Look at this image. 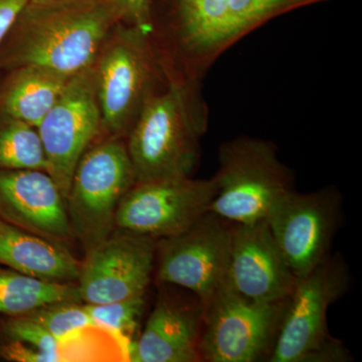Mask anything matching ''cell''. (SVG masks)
Returning a JSON list of instances; mask_svg holds the SVG:
<instances>
[{
    "mask_svg": "<svg viewBox=\"0 0 362 362\" xmlns=\"http://www.w3.org/2000/svg\"><path fill=\"white\" fill-rule=\"evenodd\" d=\"M288 298L257 301L243 296L226 282L204 308L202 361H268Z\"/></svg>",
    "mask_w": 362,
    "mask_h": 362,
    "instance_id": "obj_8",
    "label": "cell"
},
{
    "mask_svg": "<svg viewBox=\"0 0 362 362\" xmlns=\"http://www.w3.org/2000/svg\"><path fill=\"white\" fill-rule=\"evenodd\" d=\"M207 124L202 82L166 77L128 133L126 145L136 182L192 176Z\"/></svg>",
    "mask_w": 362,
    "mask_h": 362,
    "instance_id": "obj_3",
    "label": "cell"
},
{
    "mask_svg": "<svg viewBox=\"0 0 362 362\" xmlns=\"http://www.w3.org/2000/svg\"><path fill=\"white\" fill-rule=\"evenodd\" d=\"M232 226L209 211L185 232L159 240V282L192 292L204 308L228 282Z\"/></svg>",
    "mask_w": 362,
    "mask_h": 362,
    "instance_id": "obj_10",
    "label": "cell"
},
{
    "mask_svg": "<svg viewBox=\"0 0 362 362\" xmlns=\"http://www.w3.org/2000/svg\"><path fill=\"white\" fill-rule=\"evenodd\" d=\"M59 302H82L77 283L40 280L0 265V314L25 315Z\"/></svg>",
    "mask_w": 362,
    "mask_h": 362,
    "instance_id": "obj_20",
    "label": "cell"
},
{
    "mask_svg": "<svg viewBox=\"0 0 362 362\" xmlns=\"http://www.w3.org/2000/svg\"><path fill=\"white\" fill-rule=\"evenodd\" d=\"M350 285L349 267L330 255L310 273L296 279L269 362H345L349 350L329 334L327 312Z\"/></svg>",
    "mask_w": 362,
    "mask_h": 362,
    "instance_id": "obj_5",
    "label": "cell"
},
{
    "mask_svg": "<svg viewBox=\"0 0 362 362\" xmlns=\"http://www.w3.org/2000/svg\"><path fill=\"white\" fill-rule=\"evenodd\" d=\"M0 265L40 280L77 283L81 262L69 247L0 218Z\"/></svg>",
    "mask_w": 362,
    "mask_h": 362,
    "instance_id": "obj_17",
    "label": "cell"
},
{
    "mask_svg": "<svg viewBox=\"0 0 362 362\" xmlns=\"http://www.w3.org/2000/svg\"><path fill=\"white\" fill-rule=\"evenodd\" d=\"M329 0H168L151 37L166 76L202 82L230 47L250 33L303 7Z\"/></svg>",
    "mask_w": 362,
    "mask_h": 362,
    "instance_id": "obj_1",
    "label": "cell"
},
{
    "mask_svg": "<svg viewBox=\"0 0 362 362\" xmlns=\"http://www.w3.org/2000/svg\"><path fill=\"white\" fill-rule=\"evenodd\" d=\"M7 342L0 345V357L16 362L95 361L98 357L86 342L94 340L90 327L77 337L59 338L25 316L9 317L4 323Z\"/></svg>",
    "mask_w": 362,
    "mask_h": 362,
    "instance_id": "obj_18",
    "label": "cell"
},
{
    "mask_svg": "<svg viewBox=\"0 0 362 362\" xmlns=\"http://www.w3.org/2000/svg\"><path fill=\"white\" fill-rule=\"evenodd\" d=\"M37 128L49 173L66 199L78 162L103 130L94 64L70 78Z\"/></svg>",
    "mask_w": 362,
    "mask_h": 362,
    "instance_id": "obj_12",
    "label": "cell"
},
{
    "mask_svg": "<svg viewBox=\"0 0 362 362\" xmlns=\"http://www.w3.org/2000/svg\"><path fill=\"white\" fill-rule=\"evenodd\" d=\"M70 78L42 66L13 69L0 90V112L37 127Z\"/></svg>",
    "mask_w": 362,
    "mask_h": 362,
    "instance_id": "obj_19",
    "label": "cell"
},
{
    "mask_svg": "<svg viewBox=\"0 0 362 362\" xmlns=\"http://www.w3.org/2000/svg\"><path fill=\"white\" fill-rule=\"evenodd\" d=\"M119 21L116 0L28 2L0 44V66H42L73 77L95 63Z\"/></svg>",
    "mask_w": 362,
    "mask_h": 362,
    "instance_id": "obj_2",
    "label": "cell"
},
{
    "mask_svg": "<svg viewBox=\"0 0 362 362\" xmlns=\"http://www.w3.org/2000/svg\"><path fill=\"white\" fill-rule=\"evenodd\" d=\"M0 218L64 246L75 240L65 197L47 171L0 169Z\"/></svg>",
    "mask_w": 362,
    "mask_h": 362,
    "instance_id": "obj_14",
    "label": "cell"
},
{
    "mask_svg": "<svg viewBox=\"0 0 362 362\" xmlns=\"http://www.w3.org/2000/svg\"><path fill=\"white\" fill-rule=\"evenodd\" d=\"M296 279L266 220L233 223L228 282L235 291L257 301H281L290 296Z\"/></svg>",
    "mask_w": 362,
    "mask_h": 362,
    "instance_id": "obj_15",
    "label": "cell"
},
{
    "mask_svg": "<svg viewBox=\"0 0 362 362\" xmlns=\"http://www.w3.org/2000/svg\"><path fill=\"white\" fill-rule=\"evenodd\" d=\"M214 178H166L136 182L119 204L116 228L157 240L185 232L211 209Z\"/></svg>",
    "mask_w": 362,
    "mask_h": 362,
    "instance_id": "obj_11",
    "label": "cell"
},
{
    "mask_svg": "<svg viewBox=\"0 0 362 362\" xmlns=\"http://www.w3.org/2000/svg\"><path fill=\"white\" fill-rule=\"evenodd\" d=\"M0 169H37L49 173L44 144L37 127L1 114Z\"/></svg>",
    "mask_w": 362,
    "mask_h": 362,
    "instance_id": "obj_21",
    "label": "cell"
},
{
    "mask_svg": "<svg viewBox=\"0 0 362 362\" xmlns=\"http://www.w3.org/2000/svg\"><path fill=\"white\" fill-rule=\"evenodd\" d=\"M214 178L218 192L209 211L233 225L266 220L274 204L295 189L294 173L276 145L251 136L221 145Z\"/></svg>",
    "mask_w": 362,
    "mask_h": 362,
    "instance_id": "obj_6",
    "label": "cell"
},
{
    "mask_svg": "<svg viewBox=\"0 0 362 362\" xmlns=\"http://www.w3.org/2000/svg\"><path fill=\"white\" fill-rule=\"evenodd\" d=\"M95 61L102 127L110 136L128 134L145 102L165 84L151 33L117 25Z\"/></svg>",
    "mask_w": 362,
    "mask_h": 362,
    "instance_id": "obj_4",
    "label": "cell"
},
{
    "mask_svg": "<svg viewBox=\"0 0 362 362\" xmlns=\"http://www.w3.org/2000/svg\"><path fill=\"white\" fill-rule=\"evenodd\" d=\"M136 183L122 138L109 135L81 157L66 195L74 240L89 252L116 230V214Z\"/></svg>",
    "mask_w": 362,
    "mask_h": 362,
    "instance_id": "obj_7",
    "label": "cell"
},
{
    "mask_svg": "<svg viewBox=\"0 0 362 362\" xmlns=\"http://www.w3.org/2000/svg\"><path fill=\"white\" fill-rule=\"evenodd\" d=\"M30 0H0V44Z\"/></svg>",
    "mask_w": 362,
    "mask_h": 362,
    "instance_id": "obj_25",
    "label": "cell"
},
{
    "mask_svg": "<svg viewBox=\"0 0 362 362\" xmlns=\"http://www.w3.org/2000/svg\"><path fill=\"white\" fill-rule=\"evenodd\" d=\"M21 316L28 317L59 338L77 337L90 327L100 326L90 317L83 302L45 305Z\"/></svg>",
    "mask_w": 362,
    "mask_h": 362,
    "instance_id": "obj_22",
    "label": "cell"
},
{
    "mask_svg": "<svg viewBox=\"0 0 362 362\" xmlns=\"http://www.w3.org/2000/svg\"><path fill=\"white\" fill-rule=\"evenodd\" d=\"M84 304L98 325L115 333L125 344V337L134 328L136 320L144 308L145 295L111 303Z\"/></svg>",
    "mask_w": 362,
    "mask_h": 362,
    "instance_id": "obj_23",
    "label": "cell"
},
{
    "mask_svg": "<svg viewBox=\"0 0 362 362\" xmlns=\"http://www.w3.org/2000/svg\"><path fill=\"white\" fill-rule=\"evenodd\" d=\"M121 18L127 25L151 33L152 14L156 0H116Z\"/></svg>",
    "mask_w": 362,
    "mask_h": 362,
    "instance_id": "obj_24",
    "label": "cell"
},
{
    "mask_svg": "<svg viewBox=\"0 0 362 362\" xmlns=\"http://www.w3.org/2000/svg\"><path fill=\"white\" fill-rule=\"evenodd\" d=\"M63 1V0H30L32 4H45V2Z\"/></svg>",
    "mask_w": 362,
    "mask_h": 362,
    "instance_id": "obj_26",
    "label": "cell"
},
{
    "mask_svg": "<svg viewBox=\"0 0 362 362\" xmlns=\"http://www.w3.org/2000/svg\"><path fill=\"white\" fill-rule=\"evenodd\" d=\"M204 308L197 297L162 293L128 358L133 362L202 361Z\"/></svg>",
    "mask_w": 362,
    "mask_h": 362,
    "instance_id": "obj_16",
    "label": "cell"
},
{
    "mask_svg": "<svg viewBox=\"0 0 362 362\" xmlns=\"http://www.w3.org/2000/svg\"><path fill=\"white\" fill-rule=\"evenodd\" d=\"M342 218V195L335 187L283 195L266 221L295 277L310 273L330 256Z\"/></svg>",
    "mask_w": 362,
    "mask_h": 362,
    "instance_id": "obj_9",
    "label": "cell"
},
{
    "mask_svg": "<svg viewBox=\"0 0 362 362\" xmlns=\"http://www.w3.org/2000/svg\"><path fill=\"white\" fill-rule=\"evenodd\" d=\"M158 240L116 228L86 252L77 281L86 304H105L145 295Z\"/></svg>",
    "mask_w": 362,
    "mask_h": 362,
    "instance_id": "obj_13",
    "label": "cell"
}]
</instances>
